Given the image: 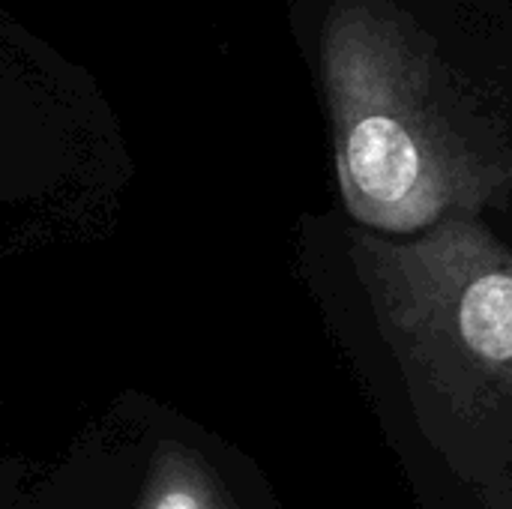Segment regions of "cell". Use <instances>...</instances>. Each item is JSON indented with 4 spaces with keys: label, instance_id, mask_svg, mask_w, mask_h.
Here are the masks:
<instances>
[{
    "label": "cell",
    "instance_id": "obj_1",
    "mask_svg": "<svg viewBox=\"0 0 512 509\" xmlns=\"http://www.w3.org/2000/svg\"><path fill=\"white\" fill-rule=\"evenodd\" d=\"M375 318L420 381L462 414H512V255L477 219L411 240L360 234Z\"/></svg>",
    "mask_w": 512,
    "mask_h": 509
},
{
    "label": "cell",
    "instance_id": "obj_2",
    "mask_svg": "<svg viewBox=\"0 0 512 509\" xmlns=\"http://www.w3.org/2000/svg\"><path fill=\"white\" fill-rule=\"evenodd\" d=\"M138 509H240L216 471L189 447L159 441Z\"/></svg>",
    "mask_w": 512,
    "mask_h": 509
}]
</instances>
